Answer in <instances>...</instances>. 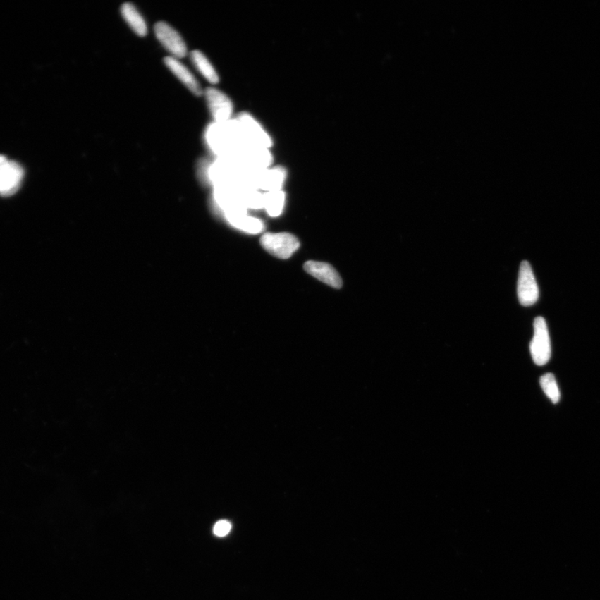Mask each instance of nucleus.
<instances>
[{"mask_svg": "<svg viewBox=\"0 0 600 600\" xmlns=\"http://www.w3.org/2000/svg\"><path fill=\"white\" fill-rule=\"evenodd\" d=\"M260 244L269 254L286 259L300 248L299 240L290 233H267L261 237Z\"/></svg>", "mask_w": 600, "mask_h": 600, "instance_id": "f257e3e1", "label": "nucleus"}, {"mask_svg": "<svg viewBox=\"0 0 600 600\" xmlns=\"http://www.w3.org/2000/svg\"><path fill=\"white\" fill-rule=\"evenodd\" d=\"M534 337L530 343L531 355L536 365L543 366L548 363L551 357V338L543 317L534 319Z\"/></svg>", "mask_w": 600, "mask_h": 600, "instance_id": "f03ea898", "label": "nucleus"}, {"mask_svg": "<svg viewBox=\"0 0 600 600\" xmlns=\"http://www.w3.org/2000/svg\"><path fill=\"white\" fill-rule=\"evenodd\" d=\"M517 293L520 303L525 307L534 305L539 300V287L528 261H523L520 264Z\"/></svg>", "mask_w": 600, "mask_h": 600, "instance_id": "7ed1b4c3", "label": "nucleus"}, {"mask_svg": "<svg viewBox=\"0 0 600 600\" xmlns=\"http://www.w3.org/2000/svg\"><path fill=\"white\" fill-rule=\"evenodd\" d=\"M154 32L160 44L171 54L172 57L178 59L187 56L186 44L172 26L166 22L159 21L154 26Z\"/></svg>", "mask_w": 600, "mask_h": 600, "instance_id": "20e7f679", "label": "nucleus"}, {"mask_svg": "<svg viewBox=\"0 0 600 600\" xmlns=\"http://www.w3.org/2000/svg\"><path fill=\"white\" fill-rule=\"evenodd\" d=\"M236 121L249 144L264 149L271 147V138L250 114H241Z\"/></svg>", "mask_w": 600, "mask_h": 600, "instance_id": "39448f33", "label": "nucleus"}, {"mask_svg": "<svg viewBox=\"0 0 600 600\" xmlns=\"http://www.w3.org/2000/svg\"><path fill=\"white\" fill-rule=\"evenodd\" d=\"M206 99L214 120L217 123L230 121L233 113V103L222 91L215 88L205 90Z\"/></svg>", "mask_w": 600, "mask_h": 600, "instance_id": "423d86ee", "label": "nucleus"}, {"mask_svg": "<svg viewBox=\"0 0 600 600\" xmlns=\"http://www.w3.org/2000/svg\"><path fill=\"white\" fill-rule=\"evenodd\" d=\"M24 177V169L19 164L8 160L0 172V195L8 197L20 190Z\"/></svg>", "mask_w": 600, "mask_h": 600, "instance_id": "0eeeda50", "label": "nucleus"}, {"mask_svg": "<svg viewBox=\"0 0 600 600\" xmlns=\"http://www.w3.org/2000/svg\"><path fill=\"white\" fill-rule=\"evenodd\" d=\"M304 268L310 276L318 278L319 281L329 286L341 288L343 286L340 274L331 264L318 262V261H308L305 264Z\"/></svg>", "mask_w": 600, "mask_h": 600, "instance_id": "6e6552de", "label": "nucleus"}, {"mask_svg": "<svg viewBox=\"0 0 600 600\" xmlns=\"http://www.w3.org/2000/svg\"><path fill=\"white\" fill-rule=\"evenodd\" d=\"M164 63L173 75H175L192 94L200 96L204 94L202 88L198 80L185 66L178 61V59L168 56L164 59Z\"/></svg>", "mask_w": 600, "mask_h": 600, "instance_id": "1a4fd4ad", "label": "nucleus"}, {"mask_svg": "<svg viewBox=\"0 0 600 600\" xmlns=\"http://www.w3.org/2000/svg\"><path fill=\"white\" fill-rule=\"evenodd\" d=\"M286 178V169L282 167L267 169L259 172L256 187L257 190L267 192L282 190Z\"/></svg>", "mask_w": 600, "mask_h": 600, "instance_id": "9d476101", "label": "nucleus"}, {"mask_svg": "<svg viewBox=\"0 0 600 600\" xmlns=\"http://www.w3.org/2000/svg\"><path fill=\"white\" fill-rule=\"evenodd\" d=\"M121 15L123 20H125L137 35L144 37V36L147 35V25H146L144 17L142 16L134 4L131 3L123 4L121 6Z\"/></svg>", "mask_w": 600, "mask_h": 600, "instance_id": "9b49d317", "label": "nucleus"}, {"mask_svg": "<svg viewBox=\"0 0 600 600\" xmlns=\"http://www.w3.org/2000/svg\"><path fill=\"white\" fill-rule=\"evenodd\" d=\"M190 57L197 70L209 83L213 85L219 83V78L217 71L202 52L195 50L190 53Z\"/></svg>", "mask_w": 600, "mask_h": 600, "instance_id": "f8f14e48", "label": "nucleus"}, {"mask_svg": "<svg viewBox=\"0 0 600 600\" xmlns=\"http://www.w3.org/2000/svg\"><path fill=\"white\" fill-rule=\"evenodd\" d=\"M228 219L233 226L240 230L250 233H259L264 228V224L257 218L248 216L247 214L228 215Z\"/></svg>", "mask_w": 600, "mask_h": 600, "instance_id": "ddd939ff", "label": "nucleus"}, {"mask_svg": "<svg viewBox=\"0 0 600 600\" xmlns=\"http://www.w3.org/2000/svg\"><path fill=\"white\" fill-rule=\"evenodd\" d=\"M264 208L269 216L278 217L282 214L286 195L282 190L267 192L264 194Z\"/></svg>", "mask_w": 600, "mask_h": 600, "instance_id": "4468645a", "label": "nucleus"}, {"mask_svg": "<svg viewBox=\"0 0 600 600\" xmlns=\"http://www.w3.org/2000/svg\"><path fill=\"white\" fill-rule=\"evenodd\" d=\"M239 195L240 200L245 207L252 209H260L264 208V194H261L259 190L245 189L240 187Z\"/></svg>", "mask_w": 600, "mask_h": 600, "instance_id": "2eb2a0df", "label": "nucleus"}, {"mask_svg": "<svg viewBox=\"0 0 600 600\" xmlns=\"http://www.w3.org/2000/svg\"><path fill=\"white\" fill-rule=\"evenodd\" d=\"M540 384H541L545 395L551 398L553 404H557L560 401L561 393L558 391L556 379L553 374L549 373L543 375L540 379Z\"/></svg>", "mask_w": 600, "mask_h": 600, "instance_id": "dca6fc26", "label": "nucleus"}, {"mask_svg": "<svg viewBox=\"0 0 600 600\" xmlns=\"http://www.w3.org/2000/svg\"><path fill=\"white\" fill-rule=\"evenodd\" d=\"M232 526L230 522L227 520H221L217 522L214 527V534L218 537H224L231 532Z\"/></svg>", "mask_w": 600, "mask_h": 600, "instance_id": "f3484780", "label": "nucleus"}, {"mask_svg": "<svg viewBox=\"0 0 600 600\" xmlns=\"http://www.w3.org/2000/svg\"><path fill=\"white\" fill-rule=\"evenodd\" d=\"M8 161V159L6 157H4V155H0V172H1L4 166H6Z\"/></svg>", "mask_w": 600, "mask_h": 600, "instance_id": "a211bd4d", "label": "nucleus"}]
</instances>
